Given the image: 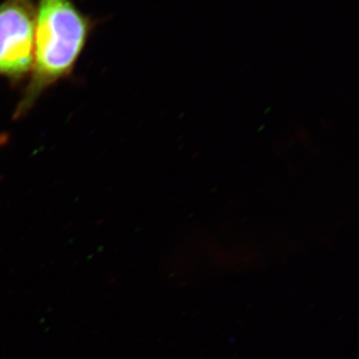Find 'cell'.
I'll return each instance as SVG.
<instances>
[{
	"label": "cell",
	"instance_id": "1",
	"mask_svg": "<svg viewBox=\"0 0 359 359\" xmlns=\"http://www.w3.org/2000/svg\"><path fill=\"white\" fill-rule=\"evenodd\" d=\"M95 23L73 0H35L32 78L20 112L42 90L69 74Z\"/></svg>",
	"mask_w": 359,
	"mask_h": 359
},
{
	"label": "cell",
	"instance_id": "2",
	"mask_svg": "<svg viewBox=\"0 0 359 359\" xmlns=\"http://www.w3.org/2000/svg\"><path fill=\"white\" fill-rule=\"evenodd\" d=\"M35 0L0 4V75L21 79L32 70Z\"/></svg>",
	"mask_w": 359,
	"mask_h": 359
}]
</instances>
